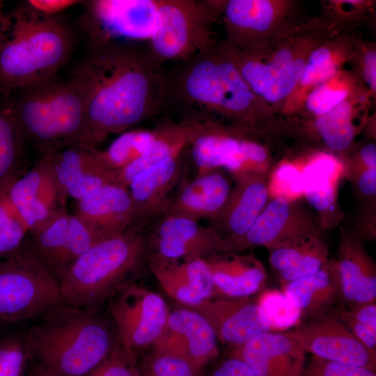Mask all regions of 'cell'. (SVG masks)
<instances>
[{
  "label": "cell",
  "instance_id": "1",
  "mask_svg": "<svg viewBox=\"0 0 376 376\" xmlns=\"http://www.w3.org/2000/svg\"><path fill=\"white\" fill-rule=\"evenodd\" d=\"M164 67L148 42L88 43L70 75L85 102V129L79 146L96 148L111 134L157 118Z\"/></svg>",
  "mask_w": 376,
  "mask_h": 376
},
{
  "label": "cell",
  "instance_id": "2",
  "mask_svg": "<svg viewBox=\"0 0 376 376\" xmlns=\"http://www.w3.org/2000/svg\"><path fill=\"white\" fill-rule=\"evenodd\" d=\"M236 57L235 47L218 40L201 52L164 67L159 117L182 123L275 127L279 117L251 89Z\"/></svg>",
  "mask_w": 376,
  "mask_h": 376
},
{
  "label": "cell",
  "instance_id": "3",
  "mask_svg": "<svg viewBox=\"0 0 376 376\" xmlns=\"http://www.w3.org/2000/svg\"><path fill=\"white\" fill-rule=\"evenodd\" d=\"M77 43L75 26L62 14L49 16L19 3L0 22V95L56 75Z\"/></svg>",
  "mask_w": 376,
  "mask_h": 376
},
{
  "label": "cell",
  "instance_id": "4",
  "mask_svg": "<svg viewBox=\"0 0 376 376\" xmlns=\"http://www.w3.org/2000/svg\"><path fill=\"white\" fill-rule=\"evenodd\" d=\"M100 309L62 303L24 332L31 367L47 376H86L119 345Z\"/></svg>",
  "mask_w": 376,
  "mask_h": 376
},
{
  "label": "cell",
  "instance_id": "5",
  "mask_svg": "<svg viewBox=\"0 0 376 376\" xmlns=\"http://www.w3.org/2000/svg\"><path fill=\"white\" fill-rule=\"evenodd\" d=\"M342 30L322 14L299 15L256 45L236 49L237 67L253 92L279 116L312 51Z\"/></svg>",
  "mask_w": 376,
  "mask_h": 376
},
{
  "label": "cell",
  "instance_id": "6",
  "mask_svg": "<svg viewBox=\"0 0 376 376\" xmlns=\"http://www.w3.org/2000/svg\"><path fill=\"white\" fill-rule=\"evenodd\" d=\"M8 97L23 141L42 155L80 145L85 129V102L72 77L56 75Z\"/></svg>",
  "mask_w": 376,
  "mask_h": 376
},
{
  "label": "cell",
  "instance_id": "7",
  "mask_svg": "<svg viewBox=\"0 0 376 376\" xmlns=\"http://www.w3.org/2000/svg\"><path fill=\"white\" fill-rule=\"evenodd\" d=\"M143 226H133L104 239L83 253L59 283L63 303L99 309L128 283L127 278L136 271L146 249Z\"/></svg>",
  "mask_w": 376,
  "mask_h": 376
},
{
  "label": "cell",
  "instance_id": "8",
  "mask_svg": "<svg viewBox=\"0 0 376 376\" xmlns=\"http://www.w3.org/2000/svg\"><path fill=\"white\" fill-rule=\"evenodd\" d=\"M260 130L218 123H197L187 146L197 175L226 170L235 178L256 174L268 178L274 169L269 136Z\"/></svg>",
  "mask_w": 376,
  "mask_h": 376
},
{
  "label": "cell",
  "instance_id": "9",
  "mask_svg": "<svg viewBox=\"0 0 376 376\" xmlns=\"http://www.w3.org/2000/svg\"><path fill=\"white\" fill-rule=\"evenodd\" d=\"M220 15L212 0H159L157 17L148 45L164 65L183 61L205 49L218 38Z\"/></svg>",
  "mask_w": 376,
  "mask_h": 376
},
{
  "label": "cell",
  "instance_id": "10",
  "mask_svg": "<svg viewBox=\"0 0 376 376\" xmlns=\"http://www.w3.org/2000/svg\"><path fill=\"white\" fill-rule=\"evenodd\" d=\"M63 303L60 285L22 246L0 259V322L41 317Z\"/></svg>",
  "mask_w": 376,
  "mask_h": 376
},
{
  "label": "cell",
  "instance_id": "11",
  "mask_svg": "<svg viewBox=\"0 0 376 376\" xmlns=\"http://www.w3.org/2000/svg\"><path fill=\"white\" fill-rule=\"evenodd\" d=\"M109 301L120 345L134 361L136 352L153 345L163 333L169 307L158 293L130 282L121 286Z\"/></svg>",
  "mask_w": 376,
  "mask_h": 376
},
{
  "label": "cell",
  "instance_id": "12",
  "mask_svg": "<svg viewBox=\"0 0 376 376\" xmlns=\"http://www.w3.org/2000/svg\"><path fill=\"white\" fill-rule=\"evenodd\" d=\"M79 26L88 43L148 42L155 29L159 0L83 1Z\"/></svg>",
  "mask_w": 376,
  "mask_h": 376
},
{
  "label": "cell",
  "instance_id": "13",
  "mask_svg": "<svg viewBox=\"0 0 376 376\" xmlns=\"http://www.w3.org/2000/svg\"><path fill=\"white\" fill-rule=\"evenodd\" d=\"M224 39L237 50L249 49L299 15L292 0L217 1Z\"/></svg>",
  "mask_w": 376,
  "mask_h": 376
},
{
  "label": "cell",
  "instance_id": "14",
  "mask_svg": "<svg viewBox=\"0 0 376 376\" xmlns=\"http://www.w3.org/2000/svg\"><path fill=\"white\" fill-rule=\"evenodd\" d=\"M101 240L77 216L65 211L42 229L29 233L23 246L60 283L75 262Z\"/></svg>",
  "mask_w": 376,
  "mask_h": 376
},
{
  "label": "cell",
  "instance_id": "15",
  "mask_svg": "<svg viewBox=\"0 0 376 376\" xmlns=\"http://www.w3.org/2000/svg\"><path fill=\"white\" fill-rule=\"evenodd\" d=\"M8 194L29 233L42 229L66 211L68 197L56 178L47 154L10 181Z\"/></svg>",
  "mask_w": 376,
  "mask_h": 376
},
{
  "label": "cell",
  "instance_id": "16",
  "mask_svg": "<svg viewBox=\"0 0 376 376\" xmlns=\"http://www.w3.org/2000/svg\"><path fill=\"white\" fill-rule=\"evenodd\" d=\"M283 333L306 354L375 371L376 354L358 340L336 315L324 313Z\"/></svg>",
  "mask_w": 376,
  "mask_h": 376
},
{
  "label": "cell",
  "instance_id": "17",
  "mask_svg": "<svg viewBox=\"0 0 376 376\" xmlns=\"http://www.w3.org/2000/svg\"><path fill=\"white\" fill-rule=\"evenodd\" d=\"M322 231L315 213L301 199L274 197L242 241L240 251L255 246L269 249Z\"/></svg>",
  "mask_w": 376,
  "mask_h": 376
},
{
  "label": "cell",
  "instance_id": "18",
  "mask_svg": "<svg viewBox=\"0 0 376 376\" xmlns=\"http://www.w3.org/2000/svg\"><path fill=\"white\" fill-rule=\"evenodd\" d=\"M373 98L367 92L350 97L328 113L307 120L289 119L285 128L304 132L318 139L328 152L342 157L353 148L356 138L369 120V106Z\"/></svg>",
  "mask_w": 376,
  "mask_h": 376
},
{
  "label": "cell",
  "instance_id": "19",
  "mask_svg": "<svg viewBox=\"0 0 376 376\" xmlns=\"http://www.w3.org/2000/svg\"><path fill=\"white\" fill-rule=\"evenodd\" d=\"M185 306L201 314L213 329L217 340L230 347L272 331L270 322L257 299L251 297H212L196 305Z\"/></svg>",
  "mask_w": 376,
  "mask_h": 376
},
{
  "label": "cell",
  "instance_id": "20",
  "mask_svg": "<svg viewBox=\"0 0 376 376\" xmlns=\"http://www.w3.org/2000/svg\"><path fill=\"white\" fill-rule=\"evenodd\" d=\"M155 257L169 261L206 258L230 252L227 241L214 226L185 217L165 214L156 228Z\"/></svg>",
  "mask_w": 376,
  "mask_h": 376
},
{
  "label": "cell",
  "instance_id": "21",
  "mask_svg": "<svg viewBox=\"0 0 376 376\" xmlns=\"http://www.w3.org/2000/svg\"><path fill=\"white\" fill-rule=\"evenodd\" d=\"M300 170L303 196L322 230L338 226L344 217L338 201V183L345 175L343 160L328 151L318 150L308 156Z\"/></svg>",
  "mask_w": 376,
  "mask_h": 376
},
{
  "label": "cell",
  "instance_id": "22",
  "mask_svg": "<svg viewBox=\"0 0 376 376\" xmlns=\"http://www.w3.org/2000/svg\"><path fill=\"white\" fill-rule=\"evenodd\" d=\"M358 38L354 31H339L312 51L297 85L279 113L280 118L296 116L312 88L351 64Z\"/></svg>",
  "mask_w": 376,
  "mask_h": 376
},
{
  "label": "cell",
  "instance_id": "23",
  "mask_svg": "<svg viewBox=\"0 0 376 376\" xmlns=\"http://www.w3.org/2000/svg\"><path fill=\"white\" fill-rule=\"evenodd\" d=\"M234 185L214 227L228 242L230 252L240 246L269 202L268 178L256 174L233 178Z\"/></svg>",
  "mask_w": 376,
  "mask_h": 376
},
{
  "label": "cell",
  "instance_id": "24",
  "mask_svg": "<svg viewBox=\"0 0 376 376\" xmlns=\"http://www.w3.org/2000/svg\"><path fill=\"white\" fill-rule=\"evenodd\" d=\"M217 338L206 320L185 306L170 311L166 327L154 343L186 357L196 368H204L219 354Z\"/></svg>",
  "mask_w": 376,
  "mask_h": 376
},
{
  "label": "cell",
  "instance_id": "25",
  "mask_svg": "<svg viewBox=\"0 0 376 376\" xmlns=\"http://www.w3.org/2000/svg\"><path fill=\"white\" fill-rule=\"evenodd\" d=\"M230 356L246 363L257 376H303L306 353L283 332L260 334L230 347Z\"/></svg>",
  "mask_w": 376,
  "mask_h": 376
},
{
  "label": "cell",
  "instance_id": "26",
  "mask_svg": "<svg viewBox=\"0 0 376 376\" xmlns=\"http://www.w3.org/2000/svg\"><path fill=\"white\" fill-rule=\"evenodd\" d=\"M363 239L353 228L340 227L337 257L340 296L353 306L375 303L376 266Z\"/></svg>",
  "mask_w": 376,
  "mask_h": 376
},
{
  "label": "cell",
  "instance_id": "27",
  "mask_svg": "<svg viewBox=\"0 0 376 376\" xmlns=\"http://www.w3.org/2000/svg\"><path fill=\"white\" fill-rule=\"evenodd\" d=\"M94 148L74 146L47 154L56 178L68 198L78 201L106 185L118 183V171L108 169Z\"/></svg>",
  "mask_w": 376,
  "mask_h": 376
},
{
  "label": "cell",
  "instance_id": "28",
  "mask_svg": "<svg viewBox=\"0 0 376 376\" xmlns=\"http://www.w3.org/2000/svg\"><path fill=\"white\" fill-rule=\"evenodd\" d=\"M74 214L104 240L131 228L134 209L128 187L115 182L78 201Z\"/></svg>",
  "mask_w": 376,
  "mask_h": 376
},
{
  "label": "cell",
  "instance_id": "29",
  "mask_svg": "<svg viewBox=\"0 0 376 376\" xmlns=\"http://www.w3.org/2000/svg\"><path fill=\"white\" fill-rule=\"evenodd\" d=\"M232 188L221 170L197 175L170 198L163 212L196 221L209 219L214 222L224 208Z\"/></svg>",
  "mask_w": 376,
  "mask_h": 376
},
{
  "label": "cell",
  "instance_id": "30",
  "mask_svg": "<svg viewBox=\"0 0 376 376\" xmlns=\"http://www.w3.org/2000/svg\"><path fill=\"white\" fill-rule=\"evenodd\" d=\"M185 152L150 167L130 181L127 187L134 209L133 226L145 224L151 216L164 212L180 178Z\"/></svg>",
  "mask_w": 376,
  "mask_h": 376
},
{
  "label": "cell",
  "instance_id": "31",
  "mask_svg": "<svg viewBox=\"0 0 376 376\" xmlns=\"http://www.w3.org/2000/svg\"><path fill=\"white\" fill-rule=\"evenodd\" d=\"M205 258L211 272L215 294L228 298L246 297L265 286V268L253 253H218Z\"/></svg>",
  "mask_w": 376,
  "mask_h": 376
},
{
  "label": "cell",
  "instance_id": "32",
  "mask_svg": "<svg viewBox=\"0 0 376 376\" xmlns=\"http://www.w3.org/2000/svg\"><path fill=\"white\" fill-rule=\"evenodd\" d=\"M283 292L300 312L301 316L313 318L323 315L340 296L335 258L317 272L282 285Z\"/></svg>",
  "mask_w": 376,
  "mask_h": 376
},
{
  "label": "cell",
  "instance_id": "33",
  "mask_svg": "<svg viewBox=\"0 0 376 376\" xmlns=\"http://www.w3.org/2000/svg\"><path fill=\"white\" fill-rule=\"evenodd\" d=\"M267 251L282 285L315 273L329 259L328 246L320 235L299 237Z\"/></svg>",
  "mask_w": 376,
  "mask_h": 376
},
{
  "label": "cell",
  "instance_id": "34",
  "mask_svg": "<svg viewBox=\"0 0 376 376\" xmlns=\"http://www.w3.org/2000/svg\"><path fill=\"white\" fill-rule=\"evenodd\" d=\"M156 119L155 139L137 159L118 171V184L127 187L139 173L181 155L187 149L196 123L176 122L165 117Z\"/></svg>",
  "mask_w": 376,
  "mask_h": 376
},
{
  "label": "cell",
  "instance_id": "35",
  "mask_svg": "<svg viewBox=\"0 0 376 376\" xmlns=\"http://www.w3.org/2000/svg\"><path fill=\"white\" fill-rule=\"evenodd\" d=\"M363 92L368 93L352 70H340L312 88L299 112L288 119L307 120L324 115Z\"/></svg>",
  "mask_w": 376,
  "mask_h": 376
},
{
  "label": "cell",
  "instance_id": "36",
  "mask_svg": "<svg viewBox=\"0 0 376 376\" xmlns=\"http://www.w3.org/2000/svg\"><path fill=\"white\" fill-rule=\"evenodd\" d=\"M23 143L10 97L0 95V184L22 174Z\"/></svg>",
  "mask_w": 376,
  "mask_h": 376
},
{
  "label": "cell",
  "instance_id": "37",
  "mask_svg": "<svg viewBox=\"0 0 376 376\" xmlns=\"http://www.w3.org/2000/svg\"><path fill=\"white\" fill-rule=\"evenodd\" d=\"M155 136V127L153 129L132 128L120 133L105 150L95 148V152L108 169L119 171L137 159Z\"/></svg>",
  "mask_w": 376,
  "mask_h": 376
},
{
  "label": "cell",
  "instance_id": "38",
  "mask_svg": "<svg viewBox=\"0 0 376 376\" xmlns=\"http://www.w3.org/2000/svg\"><path fill=\"white\" fill-rule=\"evenodd\" d=\"M12 180L0 184V259L17 251L29 233L8 194Z\"/></svg>",
  "mask_w": 376,
  "mask_h": 376
},
{
  "label": "cell",
  "instance_id": "39",
  "mask_svg": "<svg viewBox=\"0 0 376 376\" xmlns=\"http://www.w3.org/2000/svg\"><path fill=\"white\" fill-rule=\"evenodd\" d=\"M30 367L24 332H0V376H27Z\"/></svg>",
  "mask_w": 376,
  "mask_h": 376
},
{
  "label": "cell",
  "instance_id": "40",
  "mask_svg": "<svg viewBox=\"0 0 376 376\" xmlns=\"http://www.w3.org/2000/svg\"><path fill=\"white\" fill-rule=\"evenodd\" d=\"M139 370L141 376H201L202 373L184 356L155 347Z\"/></svg>",
  "mask_w": 376,
  "mask_h": 376
},
{
  "label": "cell",
  "instance_id": "41",
  "mask_svg": "<svg viewBox=\"0 0 376 376\" xmlns=\"http://www.w3.org/2000/svg\"><path fill=\"white\" fill-rule=\"evenodd\" d=\"M322 14L344 30L367 19L375 11V1L369 0H330L324 1Z\"/></svg>",
  "mask_w": 376,
  "mask_h": 376
},
{
  "label": "cell",
  "instance_id": "42",
  "mask_svg": "<svg viewBox=\"0 0 376 376\" xmlns=\"http://www.w3.org/2000/svg\"><path fill=\"white\" fill-rule=\"evenodd\" d=\"M150 266L164 292L182 306H194L205 300L171 268L166 260L154 256Z\"/></svg>",
  "mask_w": 376,
  "mask_h": 376
},
{
  "label": "cell",
  "instance_id": "43",
  "mask_svg": "<svg viewBox=\"0 0 376 376\" xmlns=\"http://www.w3.org/2000/svg\"><path fill=\"white\" fill-rule=\"evenodd\" d=\"M166 261L171 268L204 299L212 298L215 294L211 272L205 258Z\"/></svg>",
  "mask_w": 376,
  "mask_h": 376
},
{
  "label": "cell",
  "instance_id": "44",
  "mask_svg": "<svg viewBox=\"0 0 376 376\" xmlns=\"http://www.w3.org/2000/svg\"><path fill=\"white\" fill-rule=\"evenodd\" d=\"M257 301L267 315L272 329L293 327L301 318L299 311L283 292L265 291L257 298Z\"/></svg>",
  "mask_w": 376,
  "mask_h": 376
},
{
  "label": "cell",
  "instance_id": "45",
  "mask_svg": "<svg viewBox=\"0 0 376 376\" xmlns=\"http://www.w3.org/2000/svg\"><path fill=\"white\" fill-rule=\"evenodd\" d=\"M273 170L268 180L270 198L300 199L303 196L300 168L294 163L283 161Z\"/></svg>",
  "mask_w": 376,
  "mask_h": 376
},
{
  "label": "cell",
  "instance_id": "46",
  "mask_svg": "<svg viewBox=\"0 0 376 376\" xmlns=\"http://www.w3.org/2000/svg\"><path fill=\"white\" fill-rule=\"evenodd\" d=\"M352 72L363 87L375 99L376 47L373 42L358 38L354 56L351 63Z\"/></svg>",
  "mask_w": 376,
  "mask_h": 376
},
{
  "label": "cell",
  "instance_id": "47",
  "mask_svg": "<svg viewBox=\"0 0 376 376\" xmlns=\"http://www.w3.org/2000/svg\"><path fill=\"white\" fill-rule=\"evenodd\" d=\"M308 376H376L375 371L350 363L313 356L306 366Z\"/></svg>",
  "mask_w": 376,
  "mask_h": 376
},
{
  "label": "cell",
  "instance_id": "48",
  "mask_svg": "<svg viewBox=\"0 0 376 376\" xmlns=\"http://www.w3.org/2000/svg\"><path fill=\"white\" fill-rule=\"evenodd\" d=\"M86 376H141L134 361L120 344L93 370Z\"/></svg>",
  "mask_w": 376,
  "mask_h": 376
},
{
  "label": "cell",
  "instance_id": "49",
  "mask_svg": "<svg viewBox=\"0 0 376 376\" xmlns=\"http://www.w3.org/2000/svg\"><path fill=\"white\" fill-rule=\"evenodd\" d=\"M350 179L356 194L366 203V212H375L376 196V169H361L345 171Z\"/></svg>",
  "mask_w": 376,
  "mask_h": 376
},
{
  "label": "cell",
  "instance_id": "50",
  "mask_svg": "<svg viewBox=\"0 0 376 376\" xmlns=\"http://www.w3.org/2000/svg\"><path fill=\"white\" fill-rule=\"evenodd\" d=\"M25 3L33 10L49 16L58 15L83 1L77 0H27Z\"/></svg>",
  "mask_w": 376,
  "mask_h": 376
},
{
  "label": "cell",
  "instance_id": "51",
  "mask_svg": "<svg viewBox=\"0 0 376 376\" xmlns=\"http://www.w3.org/2000/svg\"><path fill=\"white\" fill-rule=\"evenodd\" d=\"M211 376H257L242 360L229 357L213 371Z\"/></svg>",
  "mask_w": 376,
  "mask_h": 376
},
{
  "label": "cell",
  "instance_id": "52",
  "mask_svg": "<svg viewBox=\"0 0 376 376\" xmlns=\"http://www.w3.org/2000/svg\"><path fill=\"white\" fill-rule=\"evenodd\" d=\"M27 376H47L39 370L30 367Z\"/></svg>",
  "mask_w": 376,
  "mask_h": 376
},
{
  "label": "cell",
  "instance_id": "53",
  "mask_svg": "<svg viewBox=\"0 0 376 376\" xmlns=\"http://www.w3.org/2000/svg\"><path fill=\"white\" fill-rule=\"evenodd\" d=\"M3 6H4L3 2L2 1H0V22H1V18L3 17V15L4 13V12H3Z\"/></svg>",
  "mask_w": 376,
  "mask_h": 376
},
{
  "label": "cell",
  "instance_id": "54",
  "mask_svg": "<svg viewBox=\"0 0 376 376\" xmlns=\"http://www.w3.org/2000/svg\"><path fill=\"white\" fill-rule=\"evenodd\" d=\"M303 376H308V375H306L305 374V373H304V374L303 375Z\"/></svg>",
  "mask_w": 376,
  "mask_h": 376
}]
</instances>
